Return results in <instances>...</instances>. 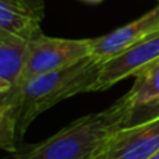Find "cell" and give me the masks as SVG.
Masks as SVG:
<instances>
[{"mask_svg":"<svg viewBox=\"0 0 159 159\" xmlns=\"http://www.w3.org/2000/svg\"><path fill=\"white\" fill-rule=\"evenodd\" d=\"M149 159H159V151H157V152H155V154L152 155V157L149 158Z\"/></svg>","mask_w":159,"mask_h":159,"instance_id":"cell-12","label":"cell"},{"mask_svg":"<svg viewBox=\"0 0 159 159\" xmlns=\"http://www.w3.org/2000/svg\"><path fill=\"white\" fill-rule=\"evenodd\" d=\"M91 42L92 39L52 38L41 34L30 42V53L22 81L81 61L91 56Z\"/></svg>","mask_w":159,"mask_h":159,"instance_id":"cell-3","label":"cell"},{"mask_svg":"<svg viewBox=\"0 0 159 159\" xmlns=\"http://www.w3.org/2000/svg\"><path fill=\"white\" fill-rule=\"evenodd\" d=\"M45 0H0V32L32 41L42 34Z\"/></svg>","mask_w":159,"mask_h":159,"instance_id":"cell-8","label":"cell"},{"mask_svg":"<svg viewBox=\"0 0 159 159\" xmlns=\"http://www.w3.org/2000/svg\"><path fill=\"white\" fill-rule=\"evenodd\" d=\"M159 151V117L117 130L99 159H149Z\"/></svg>","mask_w":159,"mask_h":159,"instance_id":"cell-6","label":"cell"},{"mask_svg":"<svg viewBox=\"0 0 159 159\" xmlns=\"http://www.w3.org/2000/svg\"><path fill=\"white\" fill-rule=\"evenodd\" d=\"M30 42L14 34L0 32V109L14 107L20 113L17 91L28 60Z\"/></svg>","mask_w":159,"mask_h":159,"instance_id":"cell-5","label":"cell"},{"mask_svg":"<svg viewBox=\"0 0 159 159\" xmlns=\"http://www.w3.org/2000/svg\"><path fill=\"white\" fill-rule=\"evenodd\" d=\"M159 117V99L154 102H149L143 106L131 107L129 113V120H127V126H134V124L144 123L147 120Z\"/></svg>","mask_w":159,"mask_h":159,"instance_id":"cell-11","label":"cell"},{"mask_svg":"<svg viewBox=\"0 0 159 159\" xmlns=\"http://www.w3.org/2000/svg\"><path fill=\"white\" fill-rule=\"evenodd\" d=\"M159 31V4L134 21L91 42V56L101 63L120 55L130 46Z\"/></svg>","mask_w":159,"mask_h":159,"instance_id":"cell-7","label":"cell"},{"mask_svg":"<svg viewBox=\"0 0 159 159\" xmlns=\"http://www.w3.org/2000/svg\"><path fill=\"white\" fill-rule=\"evenodd\" d=\"M130 109L126 99L120 98L107 109L71 121L14 159H99L112 135L126 127Z\"/></svg>","mask_w":159,"mask_h":159,"instance_id":"cell-1","label":"cell"},{"mask_svg":"<svg viewBox=\"0 0 159 159\" xmlns=\"http://www.w3.org/2000/svg\"><path fill=\"white\" fill-rule=\"evenodd\" d=\"M130 107H137L159 99V59L143 69L130 91L123 96Z\"/></svg>","mask_w":159,"mask_h":159,"instance_id":"cell-9","label":"cell"},{"mask_svg":"<svg viewBox=\"0 0 159 159\" xmlns=\"http://www.w3.org/2000/svg\"><path fill=\"white\" fill-rule=\"evenodd\" d=\"M84 2H87V3H99V2H102V0H84Z\"/></svg>","mask_w":159,"mask_h":159,"instance_id":"cell-13","label":"cell"},{"mask_svg":"<svg viewBox=\"0 0 159 159\" xmlns=\"http://www.w3.org/2000/svg\"><path fill=\"white\" fill-rule=\"evenodd\" d=\"M159 59V31L130 46L120 55L103 61L93 92L105 91L129 77H135L143 69Z\"/></svg>","mask_w":159,"mask_h":159,"instance_id":"cell-4","label":"cell"},{"mask_svg":"<svg viewBox=\"0 0 159 159\" xmlns=\"http://www.w3.org/2000/svg\"><path fill=\"white\" fill-rule=\"evenodd\" d=\"M18 129V109H0V147L6 151H14L16 131Z\"/></svg>","mask_w":159,"mask_h":159,"instance_id":"cell-10","label":"cell"},{"mask_svg":"<svg viewBox=\"0 0 159 159\" xmlns=\"http://www.w3.org/2000/svg\"><path fill=\"white\" fill-rule=\"evenodd\" d=\"M101 66L98 59L88 56L73 66L22 81L17 91L20 101L18 137H24L30 124L59 102L77 93L93 92Z\"/></svg>","mask_w":159,"mask_h":159,"instance_id":"cell-2","label":"cell"}]
</instances>
